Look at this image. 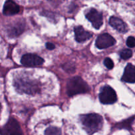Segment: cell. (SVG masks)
I'll use <instances>...</instances> for the list:
<instances>
[{
    "instance_id": "cell-1",
    "label": "cell",
    "mask_w": 135,
    "mask_h": 135,
    "mask_svg": "<svg viewBox=\"0 0 135 135\" xmlns=\"http://www.w3.org/2000/svg\"><path fill=\"white\" fill-rule=\"evenodd\" d=\"M80 121L84 129L89 135L101 130L103 126L102 117L96 113L83 115L80 117Z\"/></svg>"
},
{
    "instance_id": "cell-2",
    "label": "cell",
    "mask_w": 135,
    "mask_h": 135,
    "mask_svg": "<svg viewBox=\"0 0 135 135\" xmlns=\"http://www.w3.org/2000/svg\"><path fill=\"white\" fill-rule=\"evenodd\" d=\"M89 90L90 87L87 83L79 76L71 78L67 83V94L69 96L86 93Z\"/></svg>"
},
{
    "instance_id": "cell-3",
    "label": "cell",
    "mask_w": 135,
    "mask_h": 135,
    "mask_svg": "<svg viewBox=\"0 0 135 135\" xmlns=\"http://www.w3.org/2000/svg\"><path fill=\"white\" fill-rule=\"evenodd\" d=\"M15 86L18 92L33 94L38 91V86L35 81L26 78H18L15 80Z\"/></svg>"
},
{
    "instance_id": "cell-4",
    "label": "cell",
    "mask_w": 135,
    "mask_h": 135,
    "mask_svg": "<svg viewBox=\"0 0 135 135\" xmlns=\"http://www.w3.org/2000/svg\"><path fill=\"white\" fill-rule=\"evenodd\" d=\"M1 135H22L21 126L15 119L11 118L6 125L0 129Z\"/></svg>"
},
{
    "instance_id": "cell-5",
    "label": "cell",
    "mask_w": 135,
    "mask_h": 135,
    "mask_svg": "<svg viewBox=\"0 0 135 135\" xmlns=\"http://www.w3.org/2000/svg\"><path fill=\"white\" fill-rule=\"evenodd\" d=\"M99 99L102 104H112L117 101V94L112 87L105 86L102 88L99 94Z\"/></svg>"
},
{
    "instance_id": "cell-6",
    "label": "cell",
    "mask_w": 135,
    "mask_h": 135,
    "mask_svg": "<svg viewBox=\"0 0 135 135\" xmlns=\"http://www.w3.org/2000/svg\"><path fill=\"white\" fill-rule=\"evenodd\" d=\"M87 19L96 29H99L103 25V15L96 9H91L86 14Z\"/></svg>"
},
{
    "instance_id": "cell-7",
    "label": "cell",
    "mask_w": 135,
    "mask_h": 135,
    "mask_svg": "<svg viewBox=\"0 0 135 135\" xmlns=\"http://www.w3.org/2000/svg\"><path fill=\"white\" fill-rule=\"evenodd\" d=\"M21 62L26 67H35L43 64L44 60L41 57L35 54H27L22 57Z\"/></svg>"
},
{
    "instance_id": "cell-8",
    "label": "cell",
    "mask_w": 135,
    "mask_h": 135,
    "mask_svg": "<svg viewBox=\"0 0 135 135\" xmlns=\"http://www.w3.org/2000/svg\"><path fill=\"white\" fill-rule=\"evenodd\" d=\"M116 41L115 38L108 33L99 36L96 40V46L98 49H105L113 46Z\"/></svg>"
},
{
    "instance_id": "cell-9",
    "label": "cell",
    "mask_w": 135,
    "mask_h": 135,
    "mask_svg": "<svg viewBox=\"0 0 135 135\" xmlns=\"http://www.w3.org/2000/svg\"><path fill=\"white\" fill-rule=\"evenodd\" d=\"M20 6L13 0H7L3 5V13L6 16H11L17 14L20 11Z\"/></svg>"
},
{
    "instance_id": "cell-10",
    "label": "cell",
    "mask_w": 135,
    "mask_h": 135,
    "mask_svg": "<svg viewBox=\"0 0 135 135\" xmlns=\"http://www.w3.org/2000/svg\"><path fill=\"white\" fill-rule=\"evenodd\" d=\"M75 40L79 43L85 42L92 37V33L86 31L81 26H77L75 28Z\"/></svg>"
},
{
    "instance_id": "cell-11",
    "label": "cell",
    "mask_w": 135,
    "mask_h": 135,
    "mask_svg": "<svg viewBox=\"0 0 135 135\" xmlns=\"http://www.w3.org/2000/svg\"><path fill=\"white\" fill-rule=\"evenodd\" d=\"M121 79L123 81L126 83H133V84L135 83V68L133 65L128 64L127 65Z\"/></svg>"
},
{
    "instance_id": "cell-12",
    "label": "cell",
    "mask_w": 135,
    "mask_h": 135,
    "mask_svg": "<svg viewBox=\"0 0 135 135\" xmlns=\"http://www.w3.org/2000/svg\"><path fill=\"white\" fill-rule=\"evenodd\" d=\"M109 23L112 27L114 28L115 30H117L119 32H126L127 30V25L119 18H117V17H112L109 18Z\"/></svg>"
},
{
    "instance_id": "cell-13",
    "label": "cell",
    "mask_w": 135,
    "mask_h": 135,
    "mask_svg": "<svg viewBox=\"0 0 135 135\" xmlns=\"http://www.w3.org/2000/svg\"><path fill=\"white\" fill-rule=\"evenodd\" d=\"M45 135H61V131L55 127H50L45 131Z\"/></svg>"
},
{
    "instance_id": "cell-14",
    "label": "cell",
    "mask_w": 135,
    "mask_h": 135,
    "mask_svg": "<svg viewBox=\"0 0 135 135\" xmlns=\"http://www.w3.org/2000/svg\"><path fill=\"white\" fill-rule=\"evenodd\" d=\"M133 56V51L129 49H125L120 53V57L123 59H128Z\"/></svg>"
},
{
    "instance_id": "cell-15",
    "label": "cell",
    "mask_w": 135,
    "mask_h": 135,
    "mask_svg": "<svg viewBox=\"0 0 135 135\" xmlns=\"http://www.w3.org/2000/svg\"><path fill=\"white\" fill-rule=\"evenodd\" d=\"M104 65H105V67L108 69H113V67H114V63H113V61L109 57H107L104 59Z\"/></svg>"
},
{
    "instance_id": "cell-16",
    "label": "cell",
    "mask_w": 135,
    "mask_h": 135,
    "mask_svg": "<svg viewBox=\"0 0 135 135\" xmlns=\"http://www.w3.org/2000/svg\"><path fill=\"white\" fill-rule=\"evenodd\" d=\"M134 121V117H132L131 118L129 119L126 120V121H123L122 125H121L120 126V128H129L131 127V123Z\"/></svg>"
},
{
    "instance_id": "cell-17",
    "label": "cell",
    "mask_w": 135,
    "mask_h": 135,
    "mask_svg": "<svg viewBox=\"0 0 135 135\" xmlns=\"http://www.w3.org/2000/svg\"><path fill=\"white\" fill-rule=\"evenodd\" d=\"M127 45L128 47H131V48H133L135 46V39L133 36H130L128 38L127 40Z\"/></svg>"
},
{
    "instance_id": "cell-18",
    "label": "cell",
    "mask_w": 135,
    "mask_h": 135,
    "mask_svg": "<svg viewBox=\"0 0 135 135\" xmlns=\"http://www.w3.org/2000/svg\"><path fill=\"white\" fill-rule=\"evenodd\" d=\"M46 47L47 50H52L54 49H55V45L52 43H50V42H47L46 43Z\"/></svg>"
},
{
    "instance_id": "cell-19",
    "label": "cell",
    "mask_w": 135,
    "mask_h": 135,
    "mask_svg": "<svg viewBox=\"0 0 135 135\" xmlns=\"http://www.w3.org/2000/svg\"><path fill=\"white\" fill-rule=\"evenodd\" d=\"M0 109H1V104H0Z\"/></svg>"
}]
</instances>
